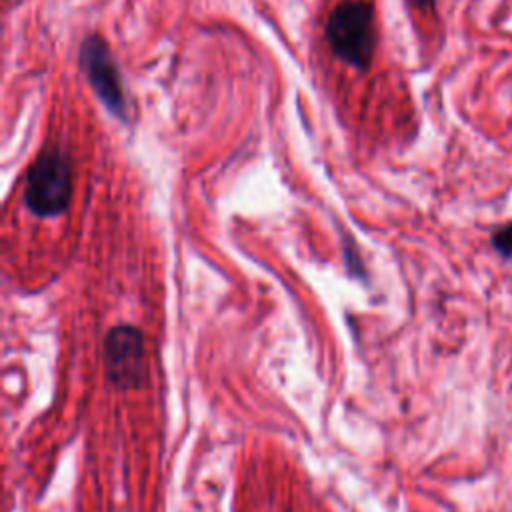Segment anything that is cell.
<instances>
[{"instance_id":"6da1fadb","label":"cell","mask_w":512,"mask_h":512,"mask_svg":"<svg viewBox=\"0 0 512 512\" xmlns=\"http://www.w3.org/2000/svg\"><path fill=\"white\" fill-rule=\"evenodd\" d=\"M326 38L332 52L354 66L366 70L376 46L374 8L366 0H344L328 16Z\"/></svg>"},{"instance_id":"3957f363","label":"cell","mask_w":512,"mask_h":512,"mask_svg":"<svg viewBox=\"0 0 512 512\" xmlns=\"http://www.w3.org/2000/svg\"><path fill=\"white\" fill-rule=\"evenodd\" d=\"M104 370L116 388H138L144 382V340L134 326L120 324L104 338Z\"/></svg>"},{"instance_id":"5b68a950","label":"cell","mask_w":512,"mask_h":512,"mask_svg":"<svg viewBox=\"0 0 512 512\" xmlns=\"http://www.w3.org/2000/svg\"><path fill=\"white\" fill-rule=\"evenodd\" d=\"M492 244L502 256H512V222L504 224L492 234Z\"/></svg>"},{"instance_id":"7a4b0ae2","label":"cell","mask_w":512,"mask_h":512,"mask_svg":"<svg viewBox=\"0 0 512 512\" xmlns=\"http://www.w3.org/2000/svg\"><path fill=\"white\" fill-rule=\"evenodd\" d=\"M72 194L70 158L60 148H48L32 162L24 202L36 216H58L68 208Z\"/></svg>"},{"instance_id":"277c9868","label":"cell","mask_w":512,"mask_h":512,"mask_svg":"<svg viewBox=\"0 0 512 512\" xmlns=\"http://www.w3.org/2000/svg\"><path fill=\"white\" fill-rule=\"evenodd\" d=\"M80 66L92 84L102 104L116 114L126 118V98L122 92L120 74L108 44L100 36H88L80 46Z\"/></svg>"}]
</instances>
